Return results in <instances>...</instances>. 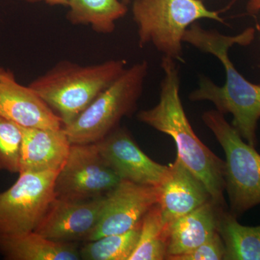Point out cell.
Instances as JSON below:
<instances>
[{
	"mask_svg": "<svg viewBox=\"0 0 260 260\" xmlns=\"http://www.w3.org/2000/svg\"><path fill=\"white\" fill-rule=\"evenodd\" d=\"M160 66L164 78L158 103L151 109L140 111L137 117L174 140L177 158L203 181L212 200L225 206V162L199 139L188 120L181 103L180 73L176 61L162 56Z\"/></svg>",
	"mask_w": 260,
	"mask_h": 260,
	"instance_id": "6da1fadb",
	"label": "cell"
},
{
	"mask_svg": "<svg viewBox=\"0 0 260 260\" xmlns=\"http://www.w3.org/2000/svg\"><path fill=\"white\" fill-rule=\"evenodd\" d=\"M124 59L80 65L61 61L29 85L60 119L71 124L126 68Z\"/></svg>",
	"mask_w": 260,
	"mask_h": 260,
	"instance_id": "7a4b0ae2",
	"label": "cell"
},
{
	"mask_svg": "<svg viewBox=\"0 0 260 260\" xmlns=\"http://www.w3.org/2000/svg\"><path fill=\"white\" fill-rule=\"evenodd\" d=\"M132 13L138 26V44H151L162 56L183 61V38L201 19L224 23L218 12L200 0H133Z\"/></svg>",
	"mask_w": 260,
	"mask_h": 260,
	"instance_id": "3957f363",
	"label": "cell"
},
{
	"mask_svg": "<svg viewBox=\"0 0 260 260\" xmlns=\"http://www.w3.org/2000/svg\"><path fill=\"white\" fill-rule=\"evenodd\" d=\"M148 61L126 68L75 121L63 126L71 144L96 143L119 127L137 109L148 73Z\"/></svg>",
	"mask_w": 260,
	"mask_h": 260,
	"instance_id": "277c9868",
	"label": "cell"
},
{
	"mask_svg": "<svg viewBox=\"0 0 260 260\" xmlns=\"http://www.w3.org/2000/svg\"><path fill=\"white\" fill-rule=\"evenodd\" d=\"M202 120L225 153V191L230 212L238 218L260 205V154L215 109L203 113Z\"/></svg>",
	"mask_w": 260,
	"mask_h": 260,
	"instance_id": "5b68a950",
	"label": "cell"
},
{
	"mask_svg": "<svg viewBox=\"0 0 260 260\" xmlns=\"http://www.w3.org/2000/svg\"><path fill=\"white\" fill-rule=\"evenodd\" d=\"M58 172L19 173L15 184L0 193V236L35 232L55 198Z\"/></svg>",
	"mask_w": 260,
	"mask_h": 260,
	"instance_id": "8992f818",
	"label": "cell"
},
{
	"mask_svg": "<svg viewBox=\"0 0 260 260\" xmlns=\"http://www.w3.org/2000/svg\"><path fill=\"white\" fill-rule=\"evenodd\" d=\"M121 181L95 143L72 144L68 159L56 175L54 194L63 200L95 199L109 194Z\"/></svg>",
	"mask_w": 260,
	"mask_h": 260,
	"instance_id": "52a82bcc",
	"label": "cell"
},
{
	"mask_svg": "<svg viewBox=\"0 0 260 260\" xmlns=\"http://www.w3.org/2000/svg\"><path fill=\"white\" fill-rule=\"evenodd\" d=\"M158 198L157 186L121 180L106 195L102 215L89 241L122 234L138 226L150 208L158 203Z\"/></svg>",
	"mask_w": 260,
	"mask_h": 260,
	"instance_id": "ba28073f",
	"label": "cell"
},
{
	"mask_svg": "<svg viewBox=\"0 0 260 260\" xmlns=\"http://www.w3.org/2000/svg\"><path fill=\"white\" fill-rule=\"evenodd\" d=\"M105 198L78 201L55 198L35 232L54 242H88L99 223Z\"/></svg>",
	"mask_w": 260,
	"mask_h": 260,
	"instance_id": "9c48e42d",
	"label": "cell"
},
{
	"mask_svg": "<svg viewBox=\"0 0 260 260\" xmlns=\"http://www.w3.org/2000/svg\"><path fill=\"white\" fill-rule=\"evenodd\" d=\"M95 145L121 180L157 186L167 172L168 166L149 158L126 128L119 126Z\"/></svg>",
	"mask_w": 260,
	"mask_h": 260,
	"instance_id": "30bf717a",
	"label": "cell"
},
{
	"mask_svg": "<svg viewBox=\"0 0 260 260\" xmlns=\"http://www.w3.org/2000/svg\"><path fill=\"white\" fill-rule=\"evenodd\" d=\"M157 189V204L165 225L212 200L203 181L177 157L174 162L168 165L167 172Z\"/></svg>",
	"mask_w": 260,
	"mask_h": 260,
	"instance_id": "8fae6325",
	"label": "cell"
},
{
	"mask_svg": "<svg viewBox=\"0 0 260 260\" xmlns=\"http://www.w3.org/2000/svg\"><path fill=\"white\" fill-rule=\"evenodd\" d=\"M0 116L24 127L58 129L62 123L30 86L17 83L10 71L0 76Z\"/></svg>",
	"mask_w": 260,
	"mask_h": 260,
	"instance_id": "7c38bea8",
	"label": "cell"
},
{
	"mask_svg": "<svg viewBox=\"0 0 260 260\" xmlns=\"http://www.w3.org/2000/svg\"><path fill=\"white\" fill-rule=\"evenodd\" d=\"M20 126L23 144L20 172H59L69 155L71 143L64 129Z\"/></svg>",
	"mask_w": 260,
	"mask_h": 260,
	"instance_id": "4fadbf2b",
	"label": "cell"
},
{
	"mask_svg": "<svg viewBox=\"0 0 260 260\" xmlns=\"http://www.w3.org/2000/svg\"><path fill=\"white\" fill-rule=\"evenodd\" d=\"M221 206L213 200L165 225L167 259L192 250L217 233Z\"/></svg>",
	"mask_w": 260,
	"mask_h": 260,
	"instance_id": "5bb4252c",
	"label": "cell"
},
{
	"mask_svg": "<svg viewBox=\"0 0 260 260\" xmlns=\"http://www.w3.org/2000/svg\"><path fill=\"white\" fill-rule=\"evenodd\" d=\"M0 253L8 260H80L77 243L54 242L35 232L0 236Z\"/></svg>",
	"mask_w": 260,
	"mask_h": 260,
	"instance_id": "9a60e30c",
	"label": "cell"
},
{
	"mask_svg": "<svg viewBox=\"0 0 260 260\" xmlns=\"http://www.w3.org/2000/svg\"><path fill=\"white\" fill-rule=\"evenodd\" d=\"M217 232L225 246L224 260H260V225H243L236 215L223 208Z\"/></svg>",
	"mask_w": 260,
	"mask_h": 260,
	"instance_id": "2e32d148",
	"label": "cell"
},
{
	"mask_svg": "<svg viewBox=\"0 0 260 260\" xmlns=\"http://www.w3.org/2000/svg\"><path fill=\"white\" fill-rule=\"evenodd\" d=\"M67 19L74 25H88L94 31L112 34L116 22L127 13L119 0H69Z\"/></svg>",
	"mask_w": 260,
	"mask_h": 260,
	"instance_id": "e0dca14e",
	"label": "cell"
},
{
	"mask_svg": "<svg viewBox=\"0 0 260 260\" xmlns=\"http://www.w3.org/2000/svg\"><path fill=\"white\" fill-rule=\"evenodd\" d=\"M141 223L122 234L85 242L80 248V258L83 260H129L138 244Z\"/></svg>",
	"mask_w": 260,
	"mask_h": 260,
	"instance_id": "ac0fdd59",
	"label": "cell"
},
{
	"mask_svg": "<svg viewBox=\"0 0 260 260\" xmlns=\"http://www.w3.org/2000/svg\"><path fill=\"white\" fill-rule=\"evenodd\" d=\"M167 259L165 225L158 204L150 208L142 220L138 244L129 260Z\"/></svg>",
	"mask_w": 260,
	"mask_h": 260,
	"instance_id": "d6986e66",
	"label": "cell"
},
{
	"mask_svg": "<svg viewBox=\"0 0 260 260\" xmlns=\"http://www.w3.org/2000/svg\"><path fill=\"white\" fill-rule=\"evenodd\" d=\"M22 144L20 125L0 116V170L20 172Z\"/></svg>",
	"mask_w": 260,
	"mask_h": 260,
	"instance_id": "ffe728a7",
	"label": "cell"
},
{
	"mask_svg": "<svg viewBox=\"0 0 260 260\" xmlns=\"http://www.w3.org/2000/svg\"><path fill=\"white\" fill-rule=\"evenodd\" d=\"M225 251L223 239L217 232L201 245L181 255L174 256L172 260H222Z\"/></svg>",
	"mask_w": 260,
	"mask_h": 260,
	"instance_id": "44dd1931",
	"label": "cell"
},
{
	"mask_svg": "<svg viewBox=\"0 0 260 260\" xmlns=\"http://www.w3.org/2000/svg\"><path fill=\"white\" fill-rule=\"evenodd\" d=\"M246 10L249 14H256L260 11V0H248Z\"/></svg>",
	"mask_w": 260,
	"mask_h": 260,
	"instance_id": "7402d4cb",
	"label": "cell"
},
{
	"mask_svg": "<svg viewBox=\"0 0 260 260\" xmlns=\"http://www.w3.org/2000/svg\"><path fill=\"white\" fill-rule=\"evenodd\" d=\"M28 3H38V2H44L49 5H63L68 7L69 0H25Z\"/></svg>",
	"mask_w": 260,
	"mask_h": 260,
	"instance_id": "603a6c76",
	"label": "cell"
},
{
	"mask_svg": "<svg viewBox=\"0 0 260 260\" xmlns=\"http://www.w3.org/2000/svg\"><path fill=\"white\" fill-rule=\"evenodd\" d=\"M7 70H5L3 69V68H0V76H2V75H5V73H7Z\"/></svg>",
	"mask_w": 260,
	"mask_h": 260,
	"instance_id": "cb8c5ba5",
	"label": "cell"
},
{
	"mask_svg": "<svg viewBox=\"0 0 260 260\" xmlns=\"http://www.w3.org/2000/svg\"><path fill=\"white\" fill-rule=\"evenodd\" d=\"M121 1L122 2L124 5H127L128 4H129L131 2H133V0H121Z\"/></svg>",
	"mask_w": 260,
	"mask_h": 260,
	"instance_id": "d4e9b609",
	"label": "cell"
},
{
	"mask_svg": "<svg viewBox=\"0 0 260 260\" xmlns=\"http://www.w3.org/2000/svg\"><path fill=\"white\" fill-rule=\"evenodd\" d=\"M200 1L203 2V1H205V0H200Z\"/></svg>",
	"mask_w": 260,
	"mask_h": 260,
	"instance_id": "484cf974",
	"label": "cell"
}]
</instances>
